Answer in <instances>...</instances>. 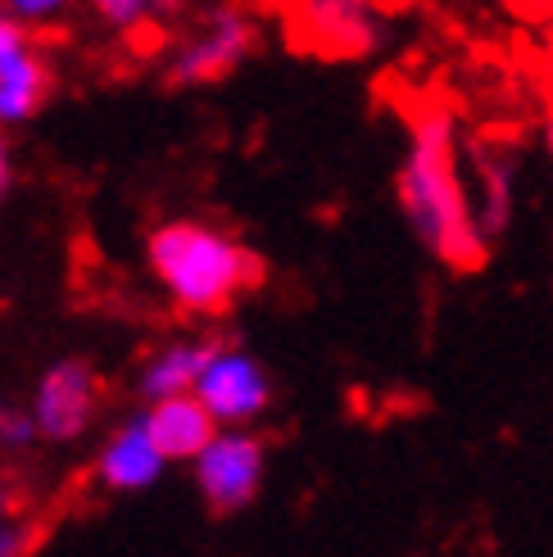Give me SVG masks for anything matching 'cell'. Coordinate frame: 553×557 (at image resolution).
<instances>
[{
	"mask_svg": "<svg viewBox=\"0 0 553 557\" xmlns=\"http://www.w3.org/2000/svg\"><path fill=\"white\" fill-rule=\"evenodd\" d=\"M467 146L458 119L450 109H422L408 123L404 163L395 173V200L427 255L450 268H477L486 259V232L472 209V186H467Z\"/></svg>",
	"mask_w": 553,
	"mask_h": 557,
	"instance_id": "cell-1",
	"label": "cell"
},
{
	"mask_svg": "<svg viewBox=\"0 0 553 557\" xmlns=\"http://www.w3.org/2000/svg\"><path fill=\"white\" fill-rule=\"evenodd\" d=\"M146 263L182 313H223L263 276V263L236 236L196 218L159 222L146 236Z\"/></svg>",
	"mask_w": 553,
	"mask_h": 557,
	"instance_id": "cell-2",
	"label": "cell"
},
{
	"mask_svg": "<svg viewBox=\"0 0 553 557\" xmlns=\"http://www.w3.org/2000/svg\"><path fill=\"white\" fill-rule=\"evenodd\" d=\"M263 440L250 435L245 426H218V435L200 449V458L191 462L196 471V490L213 512H241L255 504V494L263 485Z\"/></svg>",
	"mask_w": 553,
	"mask_h": 557,
	"instance_id": "cell-3",
	"label": "cell"
},
{
	"mask_svg": "<svg viewBox=\"0 0 553 557\" xmlns=\"http://www.w3.org/2000/svg\"><path fill=\"white\" fill-rule=\"evenodd\" d=\"M259 46V23L245 14L241 5H218L200 33H191L169 60V82L173 87H205L236 73L250 50Z\"/></svg>",
	"mask_w": 553,
	"mask_h": 557,
	"instance_id": "cell-4",
	"label": "cell"
},
{
	"mask_svg": "<svg viewBox=\"0 0 553 557\" xmlns=\"http://www.w3.org/2000/svg\"><path fill=\"white\" fill-rule=\"evenodd\" d=\"M295 33L322 54L364 60L385 41V14L377 0H291Z\"/></svg>",
	"mask_w": 553,
	"mask_h": 557,
	"instance_id": "cell-5",
	"label": "cell"
},
{
	"mask_svg": "<svg viewBox=\"0 0 553 557\" xmlns=\"http://www.w3.org/2000/svg\"><path fill=\"white\" fill-rule=\"evenodd\" d=\"M196 399L213 412L218 426H250L272 404V381L255 354L232 349V345H213L209 363L196 381Z\"/></svg>",
	"mask_w": 553,
	"mask_h": 557,
	"instance_id": "cell-6",
	"label": "cell"
},
{
	"mask_svg": "<svg viewBox=\"0 0 553 557\" xmlns=\"http://www.w3.org/2000/svg\"><path fill=\"white\" fill-rule=\"evenodd\" d=\"M100 408V381L82 358H54L41 372L33 389V417L37 431L50 444H69L91 426V417Z\"/></svg>",
	"mask_w": 553,
	"mask_h": 557,
	"instance_id": "cell-7",
	"label": "cell"
},
{
	"mask_svg": "<svg viewBox=\"0 0 553 557\" xmlns=\"http://www.w3.org/2000/svg\"><path fill=\"white\" fill-rule=\"evenodd\" d=\"M50 96V64L33 37L5 5H0V127H19L37 114Z\"/></svg>",
	"mask_w": 553,
	"mask_h": 557,
	"instance_id": "cell-8",
	"label": "cell"
},
{
	"mask_svg": "<svg viewBox=\"0 0 553 557\" xmlns=\"http://www.w3.org/2000/svg\"><path fill=\"white\" fill-rule=\"evenodd\" d=\"M467 186L486 240L494 245L517 218V154L494 141H467Z\"/></svg>",
	"mask_w": 553,
	"mask_h": 557,
	"instance_id": "cell-9",
	"label": "cell"
},
{
	"mask_svg": "<svg viewBox=\"0 0 553 557\" xmlns=\"http://www.w3.org/2000/svg\"><path fill=\"white\" fill-rule=\"evenodd\" d=\"M163 467H169V458H163V449L155 444L142 412L127 417L96 454V476L109 494H142L163 476Z\"/></svg>",
	"mask_w": 553,
	"mask_h": 557,
	"instance_id": "cell-10",
	"label": "cell"
},
{
	"mask_svg": "<svg viewBox=\"0 0 553 557\" xmlns=\"http://www.w3.org/2000/svg\"><path fill=\"white\" fill-rule=\"evenodd\" d=\"M146 426L155 435V444L163 449L169 462H196L200 449L218 435V422L213 412L196 399V389L191 395H169V399H155L146 404Z\"/></svg>",
	"mask_w": 553,
	"mask_h": 557,
	"instance_id": "cell-11",
	"label": "cell"
},
{
	"mask_svg": "<svg viewBox=\"0 0 553 557\" xmlns=\"http://www.w3.org/2000/svg\"><path fill=\"white\" fill-rule=\"evenodd\" d=\"M209 354H213V345H205V341H173V345L155 349L146 358L142 376H136L142 399L155 404V399H169V395H191L205 363H209Z\"/></svg>",
	"mask_w": 553,
	"mask_h": 557,
	"instance_id": "cell-12",
	"label": "cell"
},
{
	"mask_svg": "<svg viewBox=\"0 0 553 557\" xmlns=\"http://www.w3.org/2000/svg\"><path fill=\"white\" fill-rule=\"evenodd\" d=\"M87 5L105 27H114V33H136V27L177 14L182 0H87Z\"/></svg>",
	"mask_w": 553,
	"mask_h": 557,
	"instance_id": "cell-13",
	"label": "cell"
},
{
	"mask_svg": "<svg viewBox=\"0 0 553 557\" xmlns=\"http://www.w3.org/2000/svg\"><path fill=\"white\" fill-rule=\"evenodd\" d=\"M41 431H37V417L33 408H14L0 399V454H23Z\"/></svg>",
	"mask_w": 553,
	"mask_h": 557,
	"instance_id": "cell-14",
	"label": "cell"
},
{
	"mask_svg": "<svg viewBox=\"0 0 553 557\" xmlns=\"http://www.w3.org/2000/svg\"><path fill=\"white\" fill-rule=\"evenodd\" d=\"M23 27H41V23H54V18H64L73 0H0Z\"/></svg>",
	"mask_w": 553,
	"mask_h": 557,
	"instance_id": "cell-15",
	"label": "cell"
},
{
	"mask_svg": "<svg viewBox=\"0 0 553 557\" xmlns=\"http://www.w3.org/2000/svg\"><path fill=\"white\" fill-rule=\"evenodd\" d=\"M27 548H33V525L14 512H0V557H27Z\"/></svg>",
	"mask_w": 553,
	"mask_h": 557,
	"instance_id": "cell-16",
	"label": "cell"
},
{
	"mask_svg": "<svg viewBox=\"0 0 553 557\" xmlns=\"http://www.w3.org/2000/svg\"><path fill=\"white\" fill-rule=\"evenodd\" d=\"M14 186V154H10V141H5V127H0V200L10 195Z\"/></svg>",
	"mask_w": 553,
	"mask_h": 557,
	"instance_id": "cell-17",
	"label": "cell"
},
{
	"mask_svg": "<svg viewBox=\"0 0 553 557\" xmlns=\"http://www.w3.org/2000/svg\"><path fill=\"white\" fill-rule=\"evenodd\" d=\"M540 82H544V96H549V104H553V46H549V54H544V73H540Z\"/></svg>",
	"mask_w": 553,
	"mask_h": 557,
	"instance_id": "cell-18",
	"label": "cell"
},
{
	"mask_svg": "<svg viewBox=\"0 0 553 557\" xmlns=\"http://www.w3.org/2000/svg\"><path fill=\"white\" fill-rule=\"evenodd\" d=\"M0 512H14V490L0 481Z\"/></svg>",
	"mask_w": 553,
	"mask_h": 557,
	"instance_id": "cell-19",
	"label": "cell"
},
{
	"mask_svg": "<svg viewBox=\"0 0 553 557\" xmlns=\"http://www.w3.org/2000/svg\"><path fill=\"white\" fill-rule=\"evenodd\" d=\"M544 150L553 154V104H549V114H544Z\"/></svg>",
	"mask_w": 553,
	"mask_h": 557,
	"instance_id": "cell-20",
	"label": "cell"
}]
</instances>
